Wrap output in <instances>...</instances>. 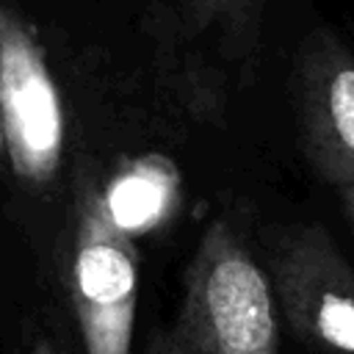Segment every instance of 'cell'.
I'll list each match as a JSON object with an SVG mask.
<instances>
[{"label":"cell","instance_id":"cell-1","mask_svg":"<svg viewBox=\"0 0 354 354\" xmlns=\"http://www.w3.org/2000/svg\"><path fill=\"white\" fill-rule=\"evenodd\" d=\"M141 354H279L268 274L227 218L205 224L174 315Z\"/></svg>","mask_w":354,"mask_h":354},{"label":"cell","instance_id":"cell-2","mask_svg":"<svg viewBox=\"0 0 354 354\" xmlns=\"http://www.w3.org/2000/svg\"><path fill=\"white\" fill-rule=\"evenodd\" d=\"M69 293L86 354H133L138 249L133 235L113 224L94 185L80 194Z\"/></svg>","mask_w":354,"mask_h":354},{"label":"cell","instance_id":"cell-3","mask_svg":"<svg viewBox=\"0 0 354 354\" xmlns=\"http://www.w3.org/2000/svg\"><path fill=\"white\" fill-rule=\"evenodd\" d=\"M0 124L14 177L30 188L47 185L64 158V105L36 30L3 0Z\"/></svg>","mask_w":354,"mask_h":354},{"label":"cell","instance_id":"cell-4","mask_svg":"<svg viewBox=\"0 0 354 354\" xmlns=\"http://www.w3.org/2000/svg\"><path fill=\"white\" fill-rule=\"evenodd\" d=\"M268 282L277 310L301 340L354 354V268L326 227L285 230L271 246Z\"/></svg>","mask_w":354,"mask_h":354},{"label":"cell","instance_id":"cell-5","mask_svg":"<svg viewBox=\"0 0 354 354\" xmlns=\"http://www.w3.org/2000/svg\"><path fill=\"white\" fill-rule=\"evenodd\" d=\"M296 130L313 174L354 185V55L329 30H315L296 61Z\"/></svg>","mask_w":354,"mask_h":354},{"label":"cell","instance_id":"cell-6","mask_svg":"<svg viewBox=\"0 0 354 354\" xmlns=\"http://www.w3.org/2000/svg\"><path fill=\"white\" fill-rule=\"evenodd\" d=\"M102 202L119 230L127 235L160 227L180 205V169L160 152L124 160L100 188Z\"/></svg>","mask_w":354,"mask_h":354},{"label":"cell","instance_id":"cell-7","mask_svg":"<svg viewBox=\"0 0 354 354\" xmlns=\"http://www.w3.org/2000/svg\"><path fill=\"white\" fill-rule=\"evenodd\" d=\"M260 0H188V22L194 30L221 28L227 36H246L257 28Z\"/></svg>","mask_w":354,"mask_h":354},{"label":"cell","instance_id":"cell-8","mask_svg":"<svg viewBox=\"0 0 354 354\" xmlns=\"http://www.w3.org/2000/svg\"><path fill=\"white\" fill-rule=\"evenodd\" d=\"M340 202H343V210H346V216H348V221L354 227V185H346L340 191Z\"/></svg>","mask_w":354,"mask_h":354},{"label":"cell","instance_id":"cell-9","mask_svg":"<svg viewBox=\"0 0 354 354\" xmlns=\"http://www.w3.org/2000/svg\"><path fill=\"white\" fill-rule=\"evenodd\" d=\"M30 354H55V348L50 346V340H44V337H41V340L30 348Z\"/></svg>","mask_w":354,"mask_h":354},{"label":"cell","instance_id":"cell-10","mask_svg":"<svg viewBox=\"0 0 354 354\" xmlns=\"http://www.w3.org/2000/svg\"><path fill=\"white\" fill-rule=\"evenodd\" d=\"M0 158H6V141H3V124H0Z\"/></svg>","mask_w":354,"mask_h":354}]
</instances>
